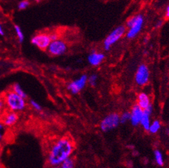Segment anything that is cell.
Listing matches in <instances>:
<instances>
[{
    "instance_id": "cell-2",
    "label": "cell",
    "mask_w": 169,
    "mask_h": 168,
    "mask_svg": "<svg viewBox=\"0 0 169 168\" xmlns=\"http://www.w3.org/2000/svg\"><path fill=\"white\" fill-rule=\"evenodd\" d=\"M8 110L15 112H21L25 110L27 106L26 98L16 94L12 89H9L2 95Z\"/></svg>"
},
{
    "instance_id": "cell-26",
    "label": "cell",
    "mask_w": 169,
    "mask_h": 168,
    "mask_svg": "<svg viewBox=\"0 0 169 168\" xmlns=\"http://www.w3.org/2000/svg\"><path fill=\"white\" fill-rule=\"evenodd\" d=\"M4 131H0V143L4 139Z\"/></svg>"
},
{
    "instance_id": "cell-23",
    "label": "cell",
    "mask_w": 169,
    "mask_h": 168,
    "mask_svg": "<svg viewBox=\"0 0 169 168\" xmlns=\"http://www.w3.org/2000/svg\"><path fill=\"white\" fill-rule=\"evenodd\" d=\"M30 104H31V106L34 108V109H35L36 111H41L42 108L41 107V105L39 104V103L36 102V101L33 100H31V101H30Z\"/></svg>"
},
{
    "instance_id": "cell-11",
    "label": "cell",
    "mask_w": 169,
    "mask_h": 168,
    "mask_svg": "<svg viewBox=\"0 0 169 168\" xmlns=\"http://www.w3.org/2000/svg\"><path fill=\"white\" fill-rule=\"evenodd\" d=\"M131 114V122L134 126H137L138 125L140 124V121L142 119V115H143V109L138 106V104L132 108Z\"/></svg>"
},
{
    "instance_id": "cell-15",
    "label": "cell",
    "mask_w": 169,
    "mask_h": 168,
    "mask_svg": "<svg viewBox=\"0 0 169 168\" xmlns=\"http://www.w3.org/2000/svg\"><path fill=\"white\" fill-rule=\"evenodd\" d=\"M11 89L14 92H15L16 94L20 95V96H21L22 98H26V99L27 98V94L26 93V92L24 91V89H23L21 87L19 84H15L12 87Z\"/></svg>"
},
{
    "instance_id": "cell-14",
    "label": "cell",
    "mask_w": 169,
    "mask_h": 168,
    "mask_svg": "<svg viewBox=\"0 0 169 168\" xmlns=\"http://www.w3.org/2000/svg\"><path fill=\"white\" fill-rule=\"evenodd\" d=\"M150 115H149L143 111V115H142L140 124L142 126V127H143L144 128V130H148L149 127H150V125H151Z\"/></svg>"
},
{
    "instance_id": "cell-16",
    "label": "cell",
    "mask_w": 169,
    "mask_h": 168,
    "mask_svg": "<svg viewBox=\"0 0 169 168\" xmlns=\"http://www.w3.org/2000/svg\"><path fill=\"white\" fill-rule=\"evenodd\" d=\"M155 155V162L159 166H164V159L162 154L160 150H156L154 152Z\"/></svg>"
},
{
    "instance_id": "cell-19",
    "label": "cell",
    "mask_w": 169,
    "mask_h": 168,
    "mask_svg": "<svg viewBox=\"0 0 169 168\" xmlns=\"http://www.w3.org/2000/svg\"><path fill=\"white\" fill-rule=\"evenodd\" d=\"M15 30L16 32V37L18 38V40L20 43H23V41H24V32H23L21 28L19 27V25H15Z\"/></svg>"
},
{
    "instance_id": "cell-7",
    "label": "cell",
    "mask_w": 169,
    "mask_h": 168,
    "mask_svg": "<svg viewBox=\"0 0 169 168\" xmlns=\"http://www.w3.org/2000/svg\"><path fill=\"white\" fill-rule=\"evenodd\" d=\"M120 123V116L117 113H111L107 115L102 121L101 128L102 131L107 132L116 128Z\"/></svg>"
},
{
    "instance_id": "cell-5",
    "label": "cell",
    "mask_w": 169,
    "mask_h": 168,
    "mask_svg": "<svg viewBox=\"0 0 169 168\" xmlns=\"http://www.w3.org/2000/svg\"><path fill=\"white\" fill-rule=\"evenodd\" d=\"M47 50L50 55L54 56V57H59V56L64 54L67 52L68 45L64 41L60 39H57L51 41Z\"/></svg>"
},
{
    "instance_id": "cell-4",
    "label": "cell",
    "mask_w": 169,
    "mask_h": 168,
    "mask_svg": "<svg viewBox=\"0 0 169 168\" xmlns=\"http://www.w3.org/2000/svg\"><path fill=\"white\" fill-rule=\"evenodd\" d=\"M126 32V28L123 25H120L115 28L109 34L104 41V48L105 50H109L111 45L115 44L123 37Z\"/></svg>"
},
{
    "instance_id": "cell-10",
    "label": "cell",
    "mask_w": 169,
    "mask_h": 168,
    "mask_svg": "<svg viewBox=\"0 0 169 168\" xmlns=\"http://www.w3.org/2000/svg\"><path fill=\"white\" fill-rule=\"evenodd\" d=\"M19 115L16 112L8 110L1 114V121L6 126L12 127L17 123Z\"/></svg>"
},
{
    "instance_id": "cell-25",
    "label": "cell",
    "mask_w": 169,
    "mask_h": 168,
    "mask_svg": "<svg viewBox=\"0 0 169 168\" xmlns=\"http://www.w3.org/2000/svg\"><path fill=\"white\" fill-rule=\"evenodd\" d=\"M49 36H50L52 41H54L56 40V39H59V36L56 33H51V34H49Z\"/></svg>"
},
{
    "instance_id": "cell-18",
    "label": "cell",
    "mask_w": 169,
    "mask_h": 168,
    "mask_svg": "<svg viewBox=\"0 0 169 168\" xmlns=\"http://www.w3.org/2000/svg\"><path fill=\"white\" fill-rule=\"evenodd\" d=\"M60 166L62 168H73L74 167V161L69 157L61 164Z\"/></svg>"
},
{
    "instance_id": "cell-27",
    "label": "cell",
    "mask_w": 169,
    "mask_h": 168,
    "mask_svg": "<svg viewBox=\"0 0 169 168\" xmlns=\"http://www.w3.org/2000/svg\"><path fill=\"white\" fill-rule=\"evenodd\" d=\"M166 18L169 19V5L167 6V10H166Z\"/></svg>"
},
{
    "instance_id": "cell-8",
    "label": "cell",
    "mask_w": 169,
    "mask_h": 168,
    "mask_svg": "<svg viewBox=\"0 0 169 168\" xmlns=\"http://www.w3.org/2000/svg\"><path fill=\"white\" fill-rule=\"evenodd\" d=\"M87 80L88 78L87 75H82L81 77L68 84V90L73 94H77L85 87Z\"/></svg>"
},
{
    "instance_id": "cell-20",
    "label": "cell",
    "mask_w": 169,
    "mask_h": 168,
    "mask_svg": "<svg viewBox=\"0 0 169 168\" xmlns=\"http://www.w3.org/2000/svg\"><path fill=\"white\" fill-rule=\"evenodd\" d=\"M131 118V114L129 112H124L121 116H120V123H126L127 121L130 120Z\"/></svg>"
},
{
    "instance_id": "cell-31",
    "label": "cell",
    "mask_w": 169,
    "mask_h": 168,
    "mask_svg": "<svg viewBox=\"0 0 169 168\" xmlns=\"http://www.w3.org/2000/svg\"><path fill=\"white\" fill-rule=\"evenodd\" d=\"M33 1H35V2H39V0H33Z\"/></svg>"
},
{
    "instance_id": "cell-13",
    "label": "cell",
    "mask_w": 169,
    "mask_h": 168,
    "mask_svg": "<svg viewBox=\"0 0 169 168\" xmlns=\"http://www.w3.org/2000/svg\"><path fill=\"white\" fill-rule=\"evenodd\" d=\"M150 104V99L147 93H141L139 94L138 98V105L142 109H145Z\"/></svg>"
},
{
    "instance_id": "cell-1",
    "label": "cell",
    "mask_w": 169,
    "mask_h": 168,
    "mask_svg": "<svg viewBox=\"0 0 169 168\" xmlns=\"http://www.w3.org/2000/svg\"><path fill=\"white\" fill-rule=\"evenodd\" d=\"M74 146L71 139L63 137L55 141L49 147L47 154V162L49 166H60L63 161L71 157Z\"/></svg>"
},
{
    "instance_id": "cell-17",
    "label": "cell",
    "mask_w": 169,
    "mask_h": 168,
    "mask_svg": "<svg viewBox=\"0 0 169 168\" xmlns=\"http://www.w3.org/2000/svg\"><path fill=\"white\" fill-rule=\"evenodd\" d=\"M160 126H160V121L157 120H155L150 125L148 131L152 134H155V133H157L159 131V130L160 129Z\"/></svg>"
},
{
    "instance_id": "cell-30",
    "label": "cell",
    "mask_w": 169,
    "mask_h": 168,
    "mask_svg": "<svg viewBox=\"0 0 169 168\" xmlns=\"http://www.w3.org/2000/svg\"><path fill=\"white\" fill-rule=\"evenodd\" d=\"M162 21H160L159 23H157V27H160V26L162 25Z\"/></svg>"
},
{
    "instance_id": "cell-3",
    "label": "cell",
    "mask_w": 169,
    "mask_h": 168,
    "mask_svg": "<svg viewBox=\"0 0 169 168\" xmlns=\"http://www.w3.org/2000/svg\"><path fill=\"white\" fill-rule=\"evenodd\" d=\"M144 25V17L142 15L132 16L127 22L129 28L127 32V37L129 39H134L139 34Z\"/></svg>"
},
{
    "instance_id": "cell-12",
    "label": "cell",
    "mask_w": 169,
    "mask_h": 168,
    "mask_svg": "<svg viewBox=\"0 0 169 168\" xmlns=\"http://www.w3.org/2000/svg\"><path fill=\"white\" fill-rule=\"evenodd\" d=\"M105 58V55L100 52L93 51L88 56V61L89 64L93 66H97L100 65Z\"/></svg>"
},
{
    "instance_id": "cell-24",
    "label": "cell",
    "mask_w": 169,
    "mask_h": 168,
    "mask_svg": "<svg viewBox=\"0 0 169 168\" xmlns=\"http://www.w3.org/2000/svg\"><path fill=\"white\" fill-rule=\"evenodd\" d=\"M89 84L91 86H95L96 84V81H97V75L96 74H93L89 76L88 78V80Z\"/></svg>"
},
{
    "instance_id": "cell-29",
    "label": "cell",
    "mask_w": 169,
    "mask_h": 168,
    "mask_svg": "<svg viewBox=\"0 0 169 168\" xmlns=\"http://www.w3.org/2000/svg\"><path fill=\"white\" fill-rule=\"evenodd\" d=\"M0 35H2V36L4 35V30H3L1 24H0Z\"/></svg>"
},
{
    "instance_id": "cell-9",
    "label": "cell",
    "mask_w": 169,
    "mask_h": 168,
    "mask_svg": "<svg viewBox=\"0 0 169 168\" xmlns=\"http://www.w3.org/2000/svg\"><path fill=\"white\" fill-rule=\"evenodd\" d=\"M135 82L140 86H144L149 79V70L147 65L142 64L139 66L135 74Z\"/></svg>"
},
{
    "instance_id": "cell-22",
    "label": "cell",
    "mask_w": 169,
    "mask_h": 168,
    "mask_svg": "<svg viewBox=\"0 0 169 168\" xmlns=\"http://www.w3.org/2000/svg\"><path fill=\"white\" fill-rule=\"evenodd\" d=\"M6 109V104L4 98L2 95L0 96V115L2 114Z\"/></svg>"
},
{
    "instance_id": "cell-21",
    "label": "cell",
    "mask_w": 169,
    "mask_h": 168,
    "mask_svg": "<svg viewBox=\"0 0 169 168\" xmlns=\"http://www.w3.org/2000/svg\"><path fill=\"white\" fill-rule=\"evenodd\" d=\"M31 4L29 0H22L21 2L19 3L18 4V9L19 10H25Z\"/></svg>"
},
{
    "instance_id": "cell-6",
    "label": "cell",
    "mask_w": 169,
    "mask_h": 168,
    "mask_svg": "<svg viewBox=\"0 0 169 168\" xmlns=\"http://www.w3.org/2000/svg\"><path fill=\"white\" fill-rule=\"evenodd\" d=\"M51 41L52 40L49 34L45 32L39 33L35 35L31 39L32 44L41 50H47Z\"/></svg>"
},
{
    "instance_id": "cell-28",
    "label": "cell",
    "mask_w": 169,
    "mask_h": 168,
    "mask_svg": "<svg viewBox=\"0 0 169 168\" xmlns=\"http://www.w3.org/2000/svg\"><path fill=\"white\" fill-rule=\"evenodd\" d=\"M4 125L3 124L2 121H0V131H4L5 128H4Z\"/></svg>"
}]
</instances>
